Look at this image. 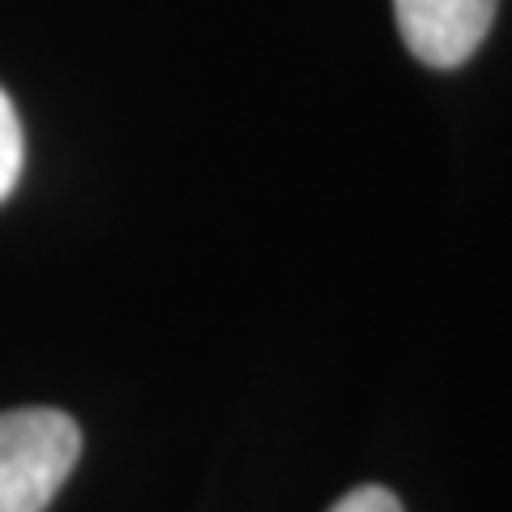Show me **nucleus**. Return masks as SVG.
I'll return each instance as SVG.
<instances>
[{"instance_id": "obj_3", "label": "nucleus", "mask_w": 512, "mask_h": 512, "mask_svg": "<svg viewBox=\"0 0 512 512\" xmlns=\"http://www.w3.org/2000/svg\"><path fill=\"white\" fill-rule=\"evenodd\" d=\"M22 158H26V146H22V120L13 111L9 94L0 90V201L9 197L13 188L22 180Z\"/></svg>"}, {"instance_id": "obj_4", "label": "nucleus", "mask_w": 512, "mask_h": 512, "mask_svg": "<svg viewBox=\"0 0 512 512\" xmlns=\"http://www.w3.org/2000/svg\"><path fill=\"white\" fill-rule=\"evenodd\" d=\"M329 512H406V508L389 487H355L350 495H342Z\"/></svg>"}, {"instance_id": "obj_2", "label": "nucleus", "mask_w": 512, "mask_h": 512, "mask_svg": "<svg viewBox=\"0 0 512 512\" xmlns=\"http://www.w3.org/2000/svg\"><path fill=\"white\" fill-rule=\"evenodd\" d=\"M500 0H393L397 30L427 69H457L483 47Z\"/></svg>"}, {"instance_id": "obj_1", "label": "nucleus", "mask_w": 512, "mask_h": 512, "mask_svg": "<svg viewBox=\"0 0 512 512\" xmlns=\"http://www.w3.org/2000/svg\"><path fill=\"white\" fill-rule=\"evenodd\" d=\"M82 457V427L64 410H0V512H43Z\"/></svg>"}]
</instances>
